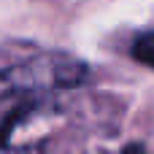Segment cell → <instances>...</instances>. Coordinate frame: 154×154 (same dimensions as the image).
<instances>
[{
    "instance_id": "1",
    "label": "cell",
    "mask_w": 154,
    "mask_h": 154,
    "mask_svg": "<svg viewBox=\"0 0 154 154\" xmlns=\"http://www.w3.org/2000/svg\"><path fill=\"white\" fill-rule=\"evenodd\" d=\"M89 76V68L68 54H38L0 70V103L46 97L54 89H70Z\"/></svg>"
},
{
    "instance_id": "2",
    "label": "cell",
    "mask_w": 154,
    "mask_h": 154,
    "mask_svg": "<svg viewBox=\"0 0 154 154\" xmlns=\"http://www.w3.org/2000/svg\"><path fill=\"white\" fill-rule=\"evenodd\" d=\"M133 57L146 65V68H154V32H143L135 43H133Z\"/></svg>"
},
{
    "instance_id": "3",
    "label": "cell",
    "mask_w": 154,
    "mask_h": 154,
    "mask_svg": "<svg viewBox=\"0 0 154 154\" xmlns=\"http://www.w3.org/2000/svg\"><path fill=\"white\" fill-rule=\"evenodd\" d=\"M122 154H146V149H143L141 143H127V146H125V152H122Z\"/></svg>"
}]
</instances>
